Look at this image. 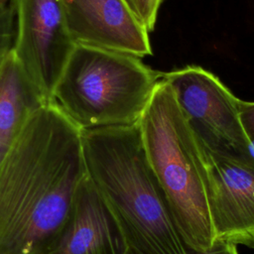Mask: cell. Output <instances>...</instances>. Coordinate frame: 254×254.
Masks as SVG:
<instances>
[{"mask_svg": "<svg viewBox=\"0 0 254 254\" xmlns=\"http://www.w3.org/2000/svg\"><path fill=\"white\" fill-rule=\"evenodd\" d=\"M125 254H136V253L127 249ZM190 254H238V251L235 245L216 242L209 250L205 252H192Z\"/></svg>", "mask_w": 254, "mask_h": 254, "instance_id": "cell-14", "label": "cell"}, {"mask_svg": "<svg viewBox=\"0 0 254 254\" xmlns=\"http://www.w3.org/2000/svg\"><path fill=\"white\" fill-rule=\"evenodd\" d=\"M239 114L244 132L254 147V101H239Z\"/></svg>", "mask_w": 254, "mask_h": 254, "instance_id": "cell-13", "label": "cell"}, {"mask_svg": "<svg viewBox=\"0 0 254 254\" xmlns=\"http://www.w3.org/2000/svg\"><path fill=\"white\" fill-rule=\"evenodd\" d=\"M162 77L172 87L200 148L254 162V147L240 120V99L215 74L192 64L163 72Z\"/></svg>", "mask_w": 254, "mask_h": 254, "instance_id": "cell-5", "label": "cell"}, {"mask_svg": "<svg viewBox=\"0 0 254 254\" xmlns=\"http://www.w3.org/2000/svg\"><path fill=\"white\" fill-rule=\"evenodd\" d=\"M126 250L114 216L87 176L58 243L47 254H125Z\"/></svg>", "mask_w": 254, "mask_h": 254, "instance_id": "cell-9", "label": "cell"}, {"mask_svg": "<svg viewBox=\"0 0 254 254\" xmlns=\"http://www.w3.org/2000/svg\"><path fill=\"white\" fill-rule=\"evenodd\" d=\"M137 21L148 31H154L163 0H123Z\"/></svg>", "mask_w": 254, "mask_h": 254, "instance_id": "cell-12", "label": "cell"}, {"mask_svg": "<svg viewBox=\"0 0 254 254\" xmlns=\"http://www.w3.org/2000/svg\"><path fill=\"white\" fill-rule=\"evenodd\" d=\"M87 178L82 130L52 101L0 161V254H47Z\"/></svg>", "mask_w": 254, "mask_h": 254, "instance_id": "cell-1", "label": "cell"}, {"mask_svg": "<svg viewBox=\"0 0 254 254\" xmlns=\"http://www.w3.org/2000/svg\"><path fill=\"white\" fill-rule=\"evenodd\" d=\"M75 45L144 58L153 54L148 31L123 0H61Z\"/></svg>", "mask_w": 254, "mask_h": 254, "instance_id": "cell-8", "label": "cell"}, {"mask_svg": "<svg viewBox=\"0 0 254 254\" xmlns=\"http://www.w3.org/2000/svg\"><path fill=\"white\" fill-rule=\"evenodd\" d=\"M138 125L147 158L184 243L190 252L209 250L215 241L200 148L163 77Z\"/></svg>", "mask_w": 254, "mask_h": 254, "instance_id": "cell-3", "label": "cell"}, {"mask_svg": "<svg viewBox=\"0 0 254 254\" xmlns=\"http://www.w3.org/2000/svg\"><path fill=\"white\" fill-rule=\"evenodd\" d=\"M49 102L13 52L0 63V161L32 116Z\"/></svg>", "mask_w": 254, "mask_h": 254, "instance_id": "cell-10", "label": "cell"}, {"mask_svg": "<svg viewBox=\"0 0 254 254\" xmlns=\"http://www.w3.org/2000/svg\"><path fill=\"white\" fill-rule=\"evenodd\" d=\"M161 77L139 57L75 45L51 101L81 130L132 125Z\"/></svg>", "mask_w": 254, "mask_h": 254, "instance_id": "cell-4", "label": "cell"}, {"mask_svg": "<svg viewBox=\"0 0 254 254\" xmlns=\"http://www.w3.org/2000/svg\"><path fill=\"white\" fill-rule=\"evenodd\" d=\"M16 13L13 54L28 76L51 101L75 47L61 0H11Z\"/></svg>", "mask_w": 254, "mask_h": 254, "instance_id": "cell-6", "label": "cell"}, {"mask_svg": "<svg viewBox=\"0 0 254 254\" xmlns=\"http://www.w3.org/2000/svg\"><path fill=\"white\" fill-rule=\"evenodd\" d=\"M16 13L11 0H0V63L14 48Z\"/></svg>", "mask_w": 254, "mask_h": 254, "instance_id": "cell-11", "label": "cell"}, {"mask_svg": "<svg viewBox=\"0 0 254 254\" xmlns=\"http://www.w3.org/2000/svg\"><path fill=\"white\" fill-rule=\"evenodd\" d=\"M200 152L215 243L254 249V162Z\"/></svg>", "mask_w": 254, "mask_h": 254, "instance_id": "cell-7", "label": "cell"}, {"mask_svg": "<svg viewBox=\"0 0 254 254\" xmlns=\"http://www.w3.org/2000/svg\"><path fill=\"white\" fill-rule=\"evenodd\" d=\"M89 180L136 254H190L147 158L138 123L82 130Z\"/></svg>", "mask_w": 254, "mask_h": 254, "instance_id": "cell-2", "label": "cell"}]
</instances>
